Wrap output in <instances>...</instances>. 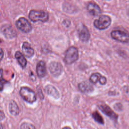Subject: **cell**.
<instances>
[{"instance_id":"5","label":"cell","mask_w":129,"mask_h":129,"mask_svg":"<svg viewBox=\"0 0 129 129\" xmlns=\"http://www.w3.org/2000/svg\"><path fill=\"white\" fill-rule=\"evenodd\" d=\"M15 24L18 29L25 33L30 32L32 29L31 23L26 18L23 17L19 18L16 21Z\"/></svg>"},{"instance_id":"20","label":"cell","mask_w":129,"mask_h":129,"mask_svg":"<svg viewBox=\"0 0 129 129\" xmlns=\"http://www.w3.org/2000/svg\"><path fill=\"white\" fill-rule=\"evenodd\" d=\"M20 129H35V127L30 123L23 122L20 125Z\"/></svg>"},{"instance_id":"2","label":"cell","mask_w":129,"mask_h":129,"mask_svg":"<svg viewBox=\"0 0 129 129\" xmlns=\"http://www.w3.org/2000/svg\"><path fill=\"white\" fill-rule=\"evenodd\" d=\"M22 98L29 103H33L36 101L37 97L35 92L31 88L27 86L22 87L19 91Z\"/></svg>"},{"instance_id":"21","label":"cell","mask_w":129,"mask_h":129,"mask_svg":"<svg viewBox=\"0 0 129 129\" xmlns=\"http://www.w3.org/2000/svg\"><path fill=\"white\" fill-rule=\"evenodd\" d=\"M5 82H7L6 80H4V79L3 78V69H1V83H0V88L1 90L2 91L4 87V85Z\"/></svg>"},{"instance_id":"15","label":"cell","mask_w":129,"mask_h":129,"mask_svg":"<svg viewBox=\"0 0 129 129\" xmlns=\"http://www.w3.org/2000/svg\"><path fill=\"white\" fill-rule=\"evenodd\" d=\"M78 88L81 92L84 93H90L94 90L93 87L89 83L85 81L80 83L78 84Z\"/></svg>"},{"instance_id":"23","label":"cell","mask_w":129,"mask_h":129,"mask_svg":"<svg viewBox=\"0 0 129 129\" xmlns=\"http://www.w3.org/2000/svg\"><path fill=\"white\" fill-rule=\"evenodd\" d=\"M114 108L116 110H118V111H120L122 110V105L120 103H116L114 105Z\"/></svg>"},{"instance_id":"19","label":"cell","mask_w":129,"mask_h":129,"mask_svg":"<svg viewBox=\"0 0 129 129\" xmlns=\"http://www.w3.org/2000/svg\"><path fill=\"white\" fill-rule=\"evenodd\" d=\"M92 116L94 119L100 124H104V120L102 116L97 111H94L92 114Z\"/></svg>"},{"instance_id":"22","label":"cell","mask_w":129,"mask_h":129,"mask_svg":"<svg viewBox=\"0 0 129 129\" xmlns=\"http://www.w3.org/2000/svg\"><path fill=\"white\" fill-rule=\"evenodd\" d=\"M107 82V79L106 78L105 76H102L100 81H99V83L101 85H105Z\"/></svg>"},{"instance_id":"25","label":"cell","mask_w":129,"mask_h":129,"mask_svg":"<svg viewBox=\"0 0 129 129\" xmlns=\"http://www.w3.org/2000/svg\"><path fill=\"white\" fill-rule=\"evenodd\" d=\"M4 117H5V114H4V112L2 111H1V120H2L4 119Z\"/></svg>"},{"instance_id":"16","label":"cell","mask_w":129,"mask_h":129,"mask_svg":"<svg viewBox=\"0 0 129 129\" xmlns=\"http://www.w3.org/2000/svg\"><path fill=\"white\" fill-rule=\"evenodd\" d=\"M15 56L21 67L22 68H25L27 65V62L23 54L19 51H17L15 52Z\"/></svg>"},{"instance_id":"12","label":"cell","mask_w":129,"mask_h":129,"mask_svg":"<svg viewBox=\"0 0 129 129\" xmlns=\"http://www.w3.org/2000/svg\"><path fill=\"white\" fill-rule=\"evenodd\" d=\"M36 71L39 77H44L47 73L45 62L43 60H40L36 65Z\"/></svg>"},{"instance_id":"13","label":"cell","mask_w":129,"mask_h":129,"mask_svg":"<svg viewBox=\"0 0 129 129\" xmlns=\"http://www.w3.org/2000/svg\"><path fill=\"white\" fill-rule=\"evenodd\" d=\"M22 49L24 55L27 57H31L34 54L33 48L31 46L30 43L27 41H25L23 43Z\"/></svg>"},{"instance_id":"26","label":"cell","mask_w":129,"mask_h":129,"mask_svg":"<svg viewBox=\"0 0 129 129\" xmlns=\"http://www.w3.org/2000/svg\"><path fill=\"white\" fill-rule=\"evenodd\" d=\"M3 55H4V52L2 48H1V59L2 60L3 57Z\"/></svg>"},{"instance_id":"3","label":"cell","mask_w":129,"mask_h":129,"mask_svg":"<svg viewBox=\"0 0 129 129\" xmlns=\"http://www.w3.org/2000/svg\"><path fill=\"white\" fill-rule=\"evenodd\" d=\"M111 23V18L105 15H101L98 19H95L93 22L94 26L99 30H104L108 28Z\"/></svg>"},{"instance_id":"11","label":"cell","mask_w":129,"mask_h":129,"mask_svg":"<svg viewBox=\"0 0 129 129\" xmlns=\"http://www.w3.org/2000/svg\"><path fill=\"white\" fill-rule=\"evenodd\" d=\"M87 9L89 13L93 16H97L101 13L100 7L94 2H90L88 3Z\"/></svg>"},{"instance_id":"18","label":"cell","mask_w":129,"mask_h":129,"mask_svg":"<svg viewBox=\"0 0 129 129\" xmlns=\"http://www.w3.org/2000/svg\"><path fill=\"white\" fill-rule=\"evenodd\" d=\"M102 75L99 73H93L90 77V81L91 83L93 84L97 83L98 81L99 82Z\"/></svg>"},{"instance_id":"1","label":"cell","mask_w":129,"mask_h":129,"mask_svg":"<svg viewBox=\"0 0 129 129\" xmlns=\"http://www.w3.org/2000/svg\"><path fill=\"white\" fill-rule=\"evenodd\" d=\"M29 18L33 22L41 21L46 22L49 18V15L47 11L44 10H31L29 13Z\"/></svg>"},{"instance_id":"7","label":"cell","mask_w":129,"mask_h":129,"mask_svg":"<svg viewBox=\"0 0 129 129\" xmlns=\"http://www.w3.org/2000/svg\"><path fill=\"white\" fill-rule=\"evenodd\" d=\"M1 32L7 39H12L17 36L16 30L9 24H4L1 27Z\"/></svg>"},{"instance_id":"10","label":"cell","mask_w":129,"mask_h":129,"mask_svg":"<svg viewBox=\"0 0 129 129\" xmlns=\"http://www.w3.org/2000/svg\"><path fill=\"white\" fill-rule=\"evenodd\" d=\"M78 32L80 39L83 42H87L90 38V33L87 27L82 24L78 29Z\"/></svg>"},{"instance_id":"4","label":"cell","mask_w":129,"mask_h":129,"mask_svg":"<svg viewBox=\"0 0 129 129\" xmlns=\"http://www.w3.org/2000/svg\"><path fill=\"white\" fill-rule=\"evenodd\" d=\"M79 57L77 48L75 46L70 47L66 51L64 60L67 64H71L76 61Z\"/></svg>"},{"instance_id":"9","label":"cell","mask_w":129,"mask_h":129,"mask_svg":"<svg viewBox=\"0 0 129 129\" xmlns=\"http://www.w3.org/2000/svg\"><path fill=\"white\" fill-rule=\"evenodd\" d=\"M98 107L106 115L110 117L112 120L117 121L118 118L117 114H116L108 105L106 104H101L98 105Z\"/></svg>"},{"instance_id":"6","label":"cell","mask_w":129,"mask_h":129,"mask_svg":"<svg viewBox=\"0 0 129 129\" xmlns=\"http://www.w3.org/2000/svg\"><path fill=\"white\" fill-rule=\"evenodd\" d=\"M111 37L119 42H129V34L120 30H114L110 33Z\"/></svg>"},{"instance_id":"8","label":"cell","mask_w":129,"mask_h":129,"mask_svg":"<svg viewBox=\"0 0 129 129\" xmlns=\"http://www.w3.org/2000/svg\"><path fill=\"white\" fill-rule=\"evenodd\" d=\"M62 66L58 62L52 61L49 64V70L53 76H59L62 73Z\"/></svg>"},{"instance_id":"27","label":"cell","mask_w":129,"mask_h":129,"mask_svg":"<svg viewBox=\"0 0 129 129\" xmlns=\"http://www.w3.org/2000/svg\"><path fill=\"white\" fill-rule=\"evenodd\" d=\"M62 129H71L70 127H68V126H66V127H63Z\"/></svg>"},{"instance_id":"24","label":"cell","mask_w":129,"mask_h":129,"mask_svg":"<svg viewBox=\"0 0 129 129\" xmlns=\"http://www.w3.org/2000/svg\"><path fill=\"white\" fill-rule=\"evenodd\" d=\"M62 23H63V24L65 26H66V25H67V27L69 26V25H70V21L69 20H64Z\"/></svg>"},{"instance_id":"17","label":"cell","mask_w":129,"mask_h":129,"mask_svg":"<svg viewBox=\"0 0 129 129\" xmlns=\"http://www.w3.org/2000/svg\"><path fill=\"white\" fill-rule=\"evenodd\" d=\"M9 109L11 114L13 115H17L19 114V108L14 100H12L10 102L9 105Z\"/></svg>"},{"instance_id":"14","label":"cell","mask_w":129,"mask_h":129,"mask_svg":"<svg viewBox=\"0 0 129 129\" xmlns=\"http://www.w3.org/2000/svg\"><path fill=\"white\" fill-rule=\"evenodd\" d=\"M44 90L47 94L57 99L60 96V94L58 90L51 85H46L44 88Z\"/></svg>"}]
</instances>
